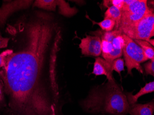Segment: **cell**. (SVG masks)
Instances as JSON below:
<instances>
[{
	"label": "cell",
	"mask_w": 154,
	"mask_h": 115,
	"mask_svg": "<svg viewBox=\"0 0 154 115\" xmlns=\"http://www.w3.org/2000/svg\"><path fill=\"white\" fill-rule=\"evenodd\" d=\"M11 29L15 50L2 53L4 95L15 115H56L58 98L55 69L62 29L54 14L35 10L24 14Z\"/></svg>",
	"instance_id": "1"
},
{
	"label": "cell",
	"mask_w": 154,
	"mask_h": 115,
	"mask_svg": "<svg viewBox=\"0 0 154 115\" xmlns=\"http://www.w3.org/2000/svg\"><path fill=\"white\" fill-rule=\"evenodd\" d=\"M80 105L88 113L110 115H127L130 107L125 93L115 80L93 87Z\"/></svg>",
	"instance_id": "2"
},
{
	"label": "cell",
	"mask_w": 154,
	"mask_h": 115,
	"mask_svg": "<svg viewBox=\"0 0 154 115\" xmlns=\"http://www.w3.org/2000/svg\"><path fill=\"white\" fill-rule=\"evenodd\" d=\"M90 33L100 37L102 41V56L109 64H111L116 59L122 56L124 39L121 31L113 30L105 32L102 30H97Z\"/></svg>",
	"instance_id": "3"
},
{
	"label": "cell",
	"mask_w": 154,
	"mask_h": 115,
	"mask_svg": "<svg viewBox=\"0 0 154 115\" xmlns=\"http://www.w3.org/2000/svg\"><path fill=\"white\" fill-rule=\"evenodd\" d=\"M122 36L124 39L122 55L128 70V74L131 76L132 75L133 69H136L139 73L143 74V69L141 64L149 59L147 58L140 47L134 40L123 33Z\"/></svg>",
	"instance_id": "4"
},
{
	"label": "cell",
	"mask_w": 154,
	"mask_h": 115,
	"mask_svg": "<svg viewBox=\"0 0 154 115\" xmlns=\"http://www.w3.org/2000/svg\"><path fill=\"white\" fill-rule=\"evenodd\" d=\"M122 33L133 40L149 41L154 35V13L149 8L145 15L137 22L121 30Z\"/></svg>",
	"instance_id": "5"
},
{
	"label": "cell",
	"mask_w": 154,
	"mask_h": 115,
	"mask_svg": "<svg viewBox=\"0 0 154 115\" xmlns=\"http://www.w3.org/2000/svg\"><path fill=\"white\" fill-rule=\"evenodd\" d=\"M150 8L146 0H132L128 5H124L121 10V23L118 30H122L135 24L141 20Z\"/></svg>",
	"instance_id": "6"
},
{
	"label": "cell",
	"mask_w": 154,
	"mask_h": 115,
	"mask_svg": "<svg viewBox=\"0 0 154 115\" xmlns=\"http://www.w3.org/2000/svg\"><path fill=\"white\" fill-rule=\"evenodd\" d=\"M33 1H4L0 7V27L3 28L8 18L14 13L27 9L33 3Z\"/></svg>",
	"instance_id": "7"
},
{
	"label": "cell",
	"mask_w": 154,
	"mask_h": 115,
	"mask_svg": "<svg viewBox=\"0 0 154 115\" xmlns=\"http://www.w3.org/2000/svg\"><path fill=\"white\" fill-rule=\"evenodd\" d=\"M79 47L84 56L97 57L102 54V41L98 35H86L81 39Z\"/></svg>",
	"instance_id": "8"
},
{
	"label": "cell",
	"mask_w": 154,
	"mask_h": 115,
	"mask_svg": "<svg viewBox=\"0 0 154 115\" xmlns=\"http://www.w3.org/2000/svg\"><path fill=\"white\" fill-rule=\"evenodd\" d=\"M92 74L95 76H105L108 81H113V71L111 64L103 58L97 57L95 59Z\"/></svg>",
	"instance_id": "9"
},
{
	"label": "cell",
	"mask_w": 154,
	"mask_h": 115,
	"mask_svg": "<svg viewBox=\"0 0 154 115\" xmlns=\"http://www.w3.org/2000/svg\"><path fill=\"white\" fill-rule=\"evenodd\" d=\"M154 102L153 100L147 103L134 104L130 105L128 114L131 115H153Z\"/></svg>",
	"instance_id": "10"
},
{
	"label": "cell",
	"mask_w": 154,
	"mask_h": 115,
	"mask_svg": "<svg viewBox=\"0 0 154 115\" xmlns=\"http://www.w3.org/2000/svg\"><path fill=\"white\" fill-rule=\"evenodd\" d=\"M154 91V81L147 83L144 87L141 88L140 90L135 95H133L131 92L125 93L129 104H134L137 102L138 98L146 94L151 93Z\"/></svg>",
	"instance_id": "11"
},
{
	"label": "cell",
	"mask_w": 154,
	"mask_h": 115,
	"mask_svg": "<svg viewBox=\"0 0 154 115\" xmlns=\"http://www.w3.org/2000/svg\"><path fill=\"white\" fill-rule=\"evenodd\" d=\"M122 14L121 10L116 7L111 6L108 8L104 14V19H110L115 21L116 26L114 30H118L121 23Z\"/></svg>",
	"instance_id": "12"
},
{
	"label": "cell",
	"mask_w": 154,
	"mask_h": 115,
	"mask_svg": "<svg viewBox=\"0 0 154 115\" xmlns=\"http://www.w3.org/2000/svg\"><path fill=\"white\" fill-rule=\"evenodd\" d=\"M59 1H46V0H38L33 3V8H38L48 11H54L58 6Z\"/></svg>",
	"instance_id": "13"
},
{
	"label": "cell",
	"mask_w": 154,
	"mask_h": 115,
	"mask_svg": "<svg viewBox=\"0 0 154 115\" xmlns=\"http://www.w3.org/2000/svg\"><path fill=\"white\" fill-rule=\"evenodd\" d=\"M135 42L140 47L145 56L149 60L154 59V48L149 42L143 40H134Z\"/></svg>",
	"instance_id": "14"
},
{
	"label": "cell",
	"mask_w": 154,
	"mask_h": 115,
	"mask_svg": "<svg viewBox=\"0 0 154 115\" xmlns=\"http://www.w3.org/2000/svg\"><path fill=\"white\" fill-rule=\"evenodd\" d=\"M58 6L60 14L65 16H72L78 12L76 8H71L68 2L65 1H59Z\"/></svg>",
	"instance_id": "15"
},
{
	"label": "cell",
	"mask_w": 154,
	"mask_h": 115,
	"mask_svg": "<svg viewBox=\"0 0 154 115\" xmlns=\"http://www.w3.org/2000/svg\"><path fill=\"white\" fill-rule=\"evenodd\" d=\"M87 19H89L92 22L93 25H97L101 28L102 31L105 32H110L113 31L116 26L115 21L110 19H104L103 21L100 22H96L95 21L92 20L90 19L88 16L86 15Z\"/></svg>",
	"instance_id": "16"
},
{
	"label": "cell",
	"mask_w": 154,
	"mask_h": 115,
	"mask_svg": "<svg viewBox=\"0 0 154 115\" xmlns=\"http://www.w3.org/2000/svg\"><path fill=\"white\" fill-rule=\"evenodd\" d=\"M111 65L112 71H115L121 76V72L124 71V60L121 57L116 59L112 62Z\"/></svg>",
	"instance_id": "17"
},
{
	"label": "cell",
	"mask_w": 154,
	"mask_h": 115,
	"mask_svg": "<svg viewBox=\"0 0 154 115\" xmlns=\"http://www.w3.org/2000/svg\"><path fill=\"white\" fill-rule=\"evenodd\" d=\"M145 73L147 75L154 76V59L150 60L143 65Z\"/></svg>",
	"instance_id": "18"
},
{
	"label": "cell",
	"mask_w": 154,
	"mask_h": 115,
	"mask_svg": "<svg viewBox=\"0 0 154 115\" xmlns=\"http://www.w3.org/2000/svg\"><path fill=\"white\" fill-rule=\"evenodd\" d=\"M9 40V38L2 37L0 32V48H6L8 46Z\"/></svg>",
	"instance_id": "19"
},
{
	"label": "cell",
	"mask_w": 154,
	"mask_h": 115,
	"mask_svg": "<svg viewBox=\"0 0 154 115\" xmlns=\"http://www.w3.org/2000/svg\"><path fill=\"white\" fill-rule=\"evenodd\" d=\"M5 102V95L4 93L0 92V107L4 104Z\"/></svg>",
	"instance_id": "20"
},
{
	"label": "cell",
	"mask_w": 154,
	"mask_h": 115,
	"mask_svg": "<svg viewBox=\"0 0 154 115\" xmlns=\"http://www.w3.org/2000/svg\"><path fill=\"white\" fill-rule=\"evenodd\" d=\"M4 59L2 53H0V69L4 66Z\"/></svg>",
	"instance_id": "21"
},
{
	"label": "cell",
	"mask_w": 154,
	"mask_h": 115,
	"mask_svg": "<svg viewBox=\"0 0 154 115\" xmlns=\"http://www.w3.org/2000/svg\"><path fill=\"white\" fill-rule=\"evenodd\" d=\"M0 92L4 93L3 83H2V80L1 78H0Z\"/></svg>",
	"instance_id": "22"
},
{
	"label": "cell",
	"mask_w": 154,
	"mask_h": 115,
	"mask_svg": "<svg viewBox=\"0 0 154 115\" xmlns=\"http://www.w3.org/2000/svg\"><path fill=\"white\" fill-rule=\"evenodd\" d=\"M149 42V44L152 46L154 47V40L153 39H150L148 41Z\"/></svg>",
	"instance_id": "23"
},
{
	"label": "cell",
	"mask_w": 154,
	"mask_h": 115,
	"mask_svg": "<svg viewBox=\"0 0 154 115\" xmlns=\"http://www.w3.org/2000/svg\"></svg>",
	"instance_id": "24"
}]
</instances>
